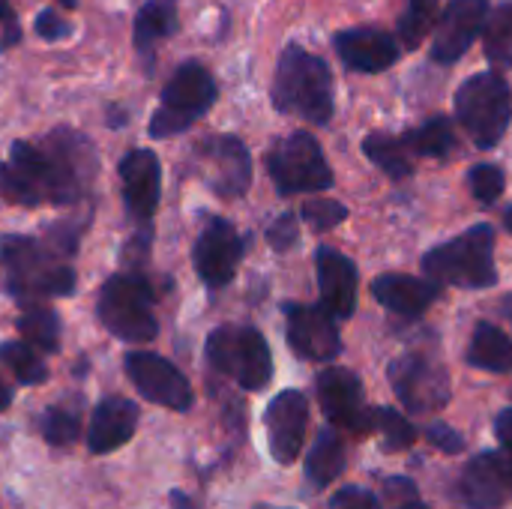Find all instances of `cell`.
Returning a JSON list of instances; mask_svg holds the SVG:
<instances>
[{
	"instance_id": "6da1fadb",
	"label": "cell",
	"mask_w": 512,
	"mask_h": 509,
	"mask_svg": "<svg viewBox=\"0 0 512 509\" xmlns=\"http://www.w3.org/2000/svg\"><path fill=\"white\" fill-rule=\"evenodd\" d=\"M273 105L282 114L309 123H330L333 117V75L330 66L300 45H288L279 57L273 81Z\"/></svg>"
},
{
	"instance_id": "7a4b0ae2",
	"label": "cell",
	"mask_w": 512,
	"mask_h": 509,
	"mask_svg": "<svg viewBox=\"0 0 512 509\" xmlns=\"http://www.w3.org/2000/svg\"><path fill=\"white\" fill-rule=\"evenodd\" d=\"M423 270L438 285L456 288H492L498 282L495 270V231L492 225H474L450 243L426 252Z\"/></svg>"
},
{
	"instance_id": "3957f363",
	"label": "cell",
	"mask_w": 512,
	"mask_h": 509,
	"mask_svg": "<svg viewBox=\"0 0 512 509\" xmlns=\"http://www.w3.org/2000/svg\"><path fill=\"white\" fill-rule=\"evenodd\" d=\"M0 285L21 300L36 294L66 297L75 291V270L66 264H51L30 237L12 234L0 243Z\"/></svg>"
},
{
	"instance_id": "277c9868",
	"label": "cell",
	"mask_w": 512,
	"mask_h": 509,
	"mask_svg": "<svg viewBox=\"0 0 512 509\" xmlns=\"http://www.w3.org/2000/svg\"><path fill=\"white\" fill-rule=\"evenodd\" d=\"M456 114L480 150L498 147L512 120V90L504 75L477 72L456 93Z\"/></svg>"
},
{
	"instance_id": "5b68a950",
	"label": "cell",
	"mask_w": 512,
	"mask_h": 509,
	"mask_svg": "<svg viewBox=\"0 0 512 509\" xmlns=\"http://www.w3.org/2000/svg\"><path fill=\"white\" fill-rule=\"evenodd\" d=\"M207 360L216 372L234 378L243 390H264L273 378V357L267 339L255 327H219L207 339Z\"/></svg>"
},
{
	"instance_id": "8992f818",
	"label": "cell",
	"mask_w": 512,
	"mask_h": 509,
	"mask_svg": "<svg viewBox=\"0 0 512 509\" xmlns=\"http://www.w3.org/2000/svg\"><path fill=\"white\" fill-rule=\"evenodd\" d=\"M96 315L102 327L123 342H150L159 333L153 315V294L141 276H111L99 291Z\"/></svg>"
},
{
	"instance_id": "52a82bcc",
	"label": "cell",
	"mask_w": 512,
	"mask_h": 509,
	"mask_svg": "<svg viewBox=\"0 0 512 509\" xmlns=\"http://www.w3.org/2000/svg\"><path fill=\"white\" fill-rule=\"evenodd\" d=\"M216 102V81L201 63H183L162 90V105L150 117V138L186 132Z\"/></svg>"
},
{
	"instance_id": "ba28073f",
	"label": "cell",
	"mask_w": 512,
	"mask_h": 509,
	"mask_svg": "<svg viewBox=\"0 0 512 509\" xmlns=\"http://www.w3.org/2000/svg\"><path fill=\"white\" fill-rule=\"evenodd\" d=\"M267 165L279 195L324 192L333 186V171L309 132H291L288 138L276 141L267 156Z\"/></svg>"
},
{
	"instance_id": "9c48e42d",
	"label": "cell",
	"mask_w": 512,
	"mask_h": 509,
	"mask_svg": "<svg viewBox=\"0 0 512 509\" xmlns=\"http://www.w3.org/2000/svg\"><path fill=\"white\" fill-rule=\"evenodd\" d=\"M390 384L411 414H435L450 402V375L423 354H405L390 363Z\"/></svg>"
},
{
	"instance_id": "30bf717a",
	"label": "cell",
	"mask_w": 512,
	"mask_h": 509,
	"mask_svg": "<svg viewBox=\"0 0 512 509\" xmlns=\"http://www.w3.org/2000/svg\"><path fill=\"white\" fill-rule=\"evenodd\" d=\"M126 375L147 402L171 408V411L192 408V387L186 375L165 357L150 354V351H132L126 357Z\"/></svg>"
},
{
	"instance_id": "8fae6325",
	"label": "cell",
	"mask_w": 512,
	"mask_h": 509,
	"mask_svg": "<svg viewBox=\"0 0 512 509\" xmlns=\"http://www.w3.org/2000/svg\"><path fill=\"white\" fill-rule=\"evenodd\" d=\"M288 321V345L297 357L327 363L336 360L342 351L336 315L327 306H306V303H285Z\"/></svg>"
},
{
	"instance_id": "7c38bea8",
	"label": "cell",
	"mask_w": 512,
	"mask_h": 509,
	"mask_svg": "<svg viewBox=\"0 0 512 509\" xmlns=\"http://www.w3.org/2000/svg\"><path fill=\"white\" fill-rule=\"evenodd\" d=\"M201 174L210 189L222 198H240L252 183V159L240 138L216 135L198 147Z\"/></svg>"
},
{
	"instance_id": "4fadbf2b",
	"label": "cell",
	"mask_w": 512,
	"mask_h": 509,
	"mask_svg": "<svg viewBox=\"0 0 512 509\" xmlns=\"http://www.w3.org/2000/svg\"><path fill=\"white\" fill-rule=\"evenodd\" d=\"M240 258H243V237L237 234V228L219 216L207 219L192 249V261H195L201 282L210 288L228 285L240 267Z\"/></svg>"
},
{
	"instance_id": "5bb4252c",
	"label": "cell",
	"mask_w": 512,
	"mask_h": 509,
	"mask_svg": "<svg viewBox=\"0 0 512 509\" xmlns=\"http://www.w3.org/2000/svg\"><path fill=\"white\" fill-rule=\"evenodd\" d=\"M318 399L324 408V417L336 429L348 432H369L372 426V408H366L363 384L351 369H324L318 375Z\"/></svg>"
},
{
	"instance_id": "9a60e30c",
	"label": "cell",
	"mask_w": 512,
	"mask_h": 509,
	"mask_svg": "<svg viewBox=\"0 0 512 509\" xmlns=\"http://www.w3.org/2000/svg\"><path fill=\"white\" fill-rule=\"evenodd\" d=\"M462 498L471 509H501L512 501V453L492 450L471 459L462 474Z\"/></svg>"
},
{
	"instance_id": "2e32d148",
	"label": "cell",
	"mask_w": 512,
	"mask_h": 509,
	"mask_svg": "<svg viewBox=\"0 0 512 509\" xmlns=\"http://www.w3.org/2000/svg\"><path fill=\"white\" fill-rule=\"evenodd\" d=\"M267 441H270V456L279 465H294L306 426H309V402L300 390H282L270 405H267Z\"/></svg>"
},
{
	"instance_id": "e0dca14e",
	"label": "cell",
	"mask_w": 512,
	"mask_h": 509,
	"mask_svg": "<svg viewBox=\"0 0 512 509\" xmlns=\"http://www.w3.org/2000/svg\"><path fill=\"white\" fill-rule=\"evenodd\" d=\"M486 18H489V0H450L435 27L432 60L456 63L483 33Z\"/></svg>"
},
{
	"instance_id": "ac0fdd59",
	"label": "cell",
	"mask_w": 512,
	"mask_h": 509,
	"mask_svg": "<svg viewBox=\"0 0 512 509\" xmlns=\"http://www.w3.org/2000/svg\"><path fill=\"white\" fill-rule=\"evenodd\" d=\"M120 186H123V201L126 210L138 219L147 222L156 207H159V192H162V168L153 150H129L120 159Z\"/></svg>"
},
{
	"instance_id": "d6986e66",
	"label": "cell",
	"mask_w": 512,
	"mask_h": 509,
	"mask_svg": "<svg viewBox=\"0 0 512 509\" xmlns=\"http://www.w3.org/2000/svg\"><path fill=\"white\" fill-rule=\"evenodd\" d=\"M336 51L354 72H384L399 60V42L378 27H351L336 33Z\"/></svg>"
},
{
	"instance_id": "ffe728a7",
	"label": "cell",
	"mask_w": 512,
	"mask_h": 509,
	"mask_svg": "<svg viewBox=\"0 0 512 509\" xmlns=\"http://www.w3.org/2000/svg\"><path fill=\"white\" fill-rule=\"evenodd\" d=\"M318 264V291L321 306H327L336 318H351L357 309V267L342 252L321 246L315 252Z\"/></svg>"
},
{
	"instance_id": "44dd1931",
	"label": "cell",
	"mask_w": 512,
	"mask_h": 509,
	"mask_svg": "<svg viewBox=\"0 0 512 509\" xmlns=\"http://www.w3.org/2000/svg\"><path fill=\"white\" fill-rule=\"evenodd\" d=\"M135 426H138V405L135 402L120 399V396L102 399L93 411V423L87 432L90 453H96V456L114 453L117 447H123L135 435Z\"/></svg>"
},
{
	"instance_id": "7402d4cb",
	"label": "cell",
	"mask_w": 512,
	"mask_h": 509,
	"mask_svg": "<svg viewBox=\"0 0 512 509\" xmlns=\"http://www.w3.org/2000/svg\"><path fill=\"white\" fill-rule=\"evenodd\" d=\"M372 294L390 312L414 318V315H423L438 300L441 285L417 279V276H405V273H384L372 282Z\"/></svg>"
},
{
	"instance_id": "603a6c76",
	"label": "cell",
	"mask_w": 512,
	"mask_h": 509,
	"mask_svg": "<svg viewBox=\"0 0 512 509\" xmlns=\"http://www.w3.org/2000/svg\"><path fill=\"white\" fill-rule=\"evenodd\" d=\"M468 366L483 369V372H495V375H507L512 372V339L495 324L483 321L477 324L468 354H465Z\"/></svg>"
},
{
	"instance_id": "cb8c5ba5",
	"label": "cell",
	"mask_w": 512,
	"mask_h": 509,
	"mask_svg": "<svg viewBox=\"0 0 512 509\" xmlns=\"http://www.w3.org/2000/svg\"><path fill=\"white\" fill-rule=\"evenodd\" d=\"M177 30V0H147L135 15V48L153 54V48Z\"/></svg>"
},
{
	"instance_id": "d4e9b609",
	"label": "cell",
	"mask_w": 512,
	"mask_h": 509,
	"mask_svg": "<svg viewBox=\"0 0 512 509\" xmlns=\"http://www.w3.org/2000/svg\"><path fill=\"white\" fill-rule=\"evenodd\" d=\"M345 471V444L333 429H324L306 456V477L312 486L324 489Z\"/></svg>"
},
{
	"instance_id": "484cf974",
	"label": "cell",
	"mask_w": 512,
	"mask_h": 509,
	"mask_svg": "<svg viewBox=\"0 0 512 509\" xmlns=\"http://www.w3.org/2000/svg\"><path fill=\"white\" fill-rule=\"evenodd\" d=\"M363 150L390 177H399L402 180V177H408L414 171V153H411L405 135L402 138H393L387 132H372V135H366Z\"/></svg>"
},
{
	"instance_id": "4316f807",
	"label": "cell",
	"mask_w": 512,
	"mask_h": 509,
	"mask_svg": "<svg viewBox=\"0 0 512 509\" xmlns=\"http://www.w3.org/2000/svg\"><path fill=\"white\" fill-rule=\"evenodd\" d=\"M483 45H486V57L495 66H512V0L501 3L483 27Z\"/></svg>"
},
{
	"instance_id": "83f0119b",
	"label": "cell",
	"mask_w": 512,
	"mask_h": 509,
	"mask_svg": "<svg viewBox=\"0 0 512 509\" xmlns=\"http://www.w3.org/2000/svg\"><path fill=\"white\" fill-rule=\"evenodd\" d=\"M18 330L21 336L36 345L45 354H54L60 348V321L51 309L45 306H30L21 318H18Z\"/></svg>"
},
{
	"instance_id": "f1b7e54d",
	"label": "cell",
	"mask_w": 512,
	"mask_h": 509,
	"mask_svg": "<svg viewBox=\"0 0 512 509\" xmlns=\"http://www.w3.org/2000/svg\"><path fill=\"white\" fill-rule=\"evenodd\" d=\"M405 141H408L411 153H417V156H447L456 144V132L447 117H432L420 129L408 132Z\"/></svg>"
},
{
	"instance_id": "f546056e",
	"label": "cell",
	"mask_w": 512,
	"mask_h": 509,
	"mask_svg": "<svg viewBox=\"0 0 512 509\" xmlns=\"http://www.w3.org/2000/svg\"><path fill=\"white\" fill-rule=\"evenodd\" d=\"M369 432L381 435L384 450H408L417 441V429L393 408H372V426Z\"/></svg>"
},
{
	"instance_id": "4dcf8cb0",
	"label": "cell",
	"mask_w": 512,
	"mask_h": 509,
	"mask_svg": "<svg viewBox=\"0 0 512 509\" xmlns=\"http://www.w3.org/2000/svg\"><path fill=\"white\" fill-rule=\"evenodd\" d=\"M438 21V0H408L405 15L399 18V36L408 48H417Z\"/></svg>"
},
{
	"instance_id": "1f68e13d",
	"label": "cell",
	"mask_w": 512,
	"mask_h": 509,
	"mask_svg": "<svg viewBox=\"0 0 512 509\" xmlns=\"http://www.w3.org/2000/svg\"><path fill=\"white\" fill-rule=\"evenodd\" d=\"M0 363L9 366V372L21 381V384H39L45 381V363L24 345V342H3L0 345Z\"/></svg>"
},
{
	"instance_id": "d6a6232c",
	"label": "cell",
	"mask_w": 512,
	"mask_h": 509,
	"mask_svg": "<svg viewBox=\"0 0 512 509\" xmlns=\"http://www.w3.org/2000/svg\"><path fill=\"white\" fill-rule=\"evenodd\" d=\"M0 195L6 201H15V204H24V207H36L42 201V192L15 168V165H0Z\"/></svg>"
},
{
	"instance_id": "836d02e7",
	"label": "cell",
	"mask_w": 512,
	"mask_h": 509,
	"mask_svg": "<svg viewBox=\"0 0 512 509\" xmlns=\"http://www.w3.org/2000/svg\"><path fill=\"white\" fill-rule=\"evenodd\" d=\"M468 186L477 195V201L492 204L504 192V171L498 165H474L468 174Z\"/></svg>"
},
{
	"instance_id": "e575fe53",
	"label": "cell",
	"mask_w": 512,
	"mask_h": 509,
	"mask_svg": "<svg viewBox=\"0 0 512 509\" xmlns=\"http://www.w3.org/2000/svg\"><path fill=\"white\" fill-rule=\"evenodd\" d=\"M303 219L315 231H330V228H336L339 222L348 219V207H342L339 201H330V198H315V201L303 204Z\"/></svg>"
},
{
	"instance_id": "d590c367",
	"label": "cell",
	"mask_w": 512,
	"mask_h": 509,
	"mask_svg": "<svg viewBox=\"0 0 512 509\" xmlns=\"http://www.w3.org/2000/svg\"><path fill=\"white\" fill-rule=\"evenodd\" d=\"M42 435L48 444L54 447H63V444H72L78 438V417L63 411V408H51L45 417H42Z\"/></svg>"
},
{
	"instance_id": "8d00e7d4",
	"label": "cell",
	"mask_w": 512,
	"mask_h": 509,
	"mask_svg": "<svg viewBox=\"0 0 512 509\" xmlns=\"http://www.w3.org/2000/svg\"><path fill=\"white\" fill-rule=\"evenodd\" d=\"M330 509H381V501L363 486H345L330 498Z\"/></svg>"
},
{
	"instance_id": "74e56055",
	"label": "cell",
	"mask_w": 512,
	"mask_h": 509,
	"mask_svg": "<svg viewBox=\"0 0 512 509\" xmlns=\"http://www.w3.org/2000/svg\"><path fill=\"white\" fill-rule=\"evenodd\" d=\"M426 438L432 441V447H438V450H444L450 456H456V453L465 450V438L453 426H447V423H432L429 432H426Z\"/></svg>"
},
{
	"instance_id": "f35d334b",
	"label": "cell",
	"mask_w": 512,
	"mask_h": 509,
	"mask_svg": "<svg viewBox=\"0 0 512 509\" xmlns=\"http://www.w3.org/2000/svg\"><path fill=\"white\" fill-rule=\"evenodd\" d=\"M267 237H270V243H273L279 252L291 249V246L297 243V216H294V213H282V216L270 225Z\"/></svg>"
},
{
	"instance_id": "ab89813d",
	"label": "cell",
	"mask_w": 512,
	"mask_h": 509,
	"mask_svg": "<svg viewBox=\"0 0 512 509\" xmlns=\"http://www.w3.org/2000/svg\"><path fill=\"white\" fill-rule=\"evenodd\" d=\"M36 33L42 39H48V42H57V39H63L69 33V24L54 9H45V12L36 15Z\"/></svg>"
},
{
	"instance_id": "60d3db41",
	"label": "cell",
	"mask_w": 512,
	"mask_h": 509,
	"mask_svg": "<svg viewBox=\"0 0 512 509\" xmlns=\"http://www.w3.org/2000/svg\"><path fill=\"white\" fill-rule=\"evenodd\" d=\"M495 438L501 441L504 450H510L512 453V408L498 414V420H495Z\"/></svg>"
},
{
	"instance_id": "b9f144b4",
	"label": "cell",
	"mask_w": 512,
	"mask_h": 509,
	"mask_svg": "<svg viewBox=\"0 0 512 509\" xmlns=\"http://www.w3.org/2000/svg\"><path fill=\"white\" fill-rule=\"evenodd\" d=\"M171 504H174V509H195L186 498H183V492H174V495H171Z\"/></svg>"
},
{
	"instance_id": "7bdbcfd3",
	"label": "cell",
	"mask_w": 512,
	"mask_h": 509,
	"mask_svg": "<svg viewBox=\"0 0 512 509\" xmlns=\"http://www.w3.org/2000/svg\"><path fill=\"white\" fill-rule=\"evenodd\" d=\"M9 399H12V393H9V390H6V387L0 384V411H3L6 405H9Z\"/></svg>"
},
{
	"instance_id": "ee69618b",
	"label": "cell",
	"mask_w": 512,
	"mask_h": 509,
	"mask_svg": "<svg viewBox=\"0 0 512 509\" xmlns=\"http://www.w3.org/2000/svg\"><path fill=\"white\" fill-rule=\"evenodd\" d=\"M399 509H429V507H426V504H420V501L414 498V501H405Z\"/></svg>"
},
{
	"instance_id": "f6af8a7d",
	"label": "cell",
	"mask_w": 512,
	"mask_h": 509,
	"mask_svg": "<svg viewBox=\"0 0 512 509\" xmlns=\"http://www.w3.org/2000/svg\"><path fill=\"white\" fill-rule=\"evenodd\" d=\"M507 228H510V231H512V207H510V210H507Z\"/></svg>"
},
{
	"instance_id": "bcb514c9",
	"label": "cell",
	"mask_w": 512,
	"mask_h": 509,
	"mask_svg": "<svg viewBox=\"0 0 512 509\" xmlns=\"http://www.w3.org/2000/svg\"><path fill=\"white\" fill-rule=\"evenodd\" d=\"M63 6H75V0H60Z\"/></svg>"
},
{
	"instance_id": "7dc6e473",
	"label": "cell",
	"mask_w": 512,
	"mask_h": 509,
	"mask_svg": "<svg viewBox=\"0 0 512 509\" xmlns=\"http://www.w3.org/2000/svg\"><path fill=\"white\" fill-rule=\"evenodd\" d=\"M507 312H510V321H512V300H510V303H507Z\"/></svg>"
}]
</instances>
